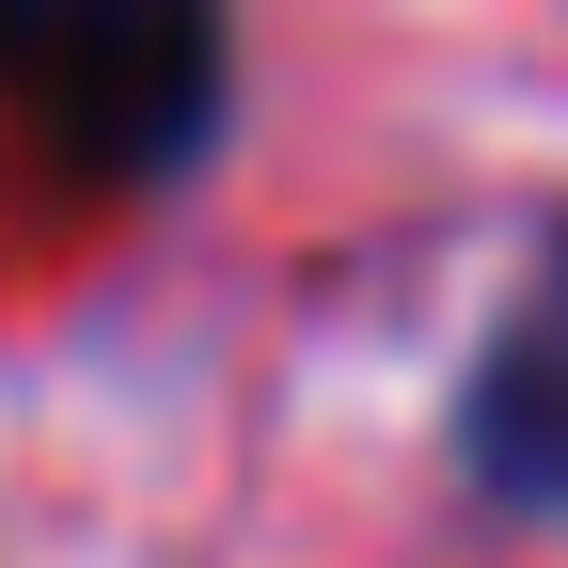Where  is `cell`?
Segmentation results:
<instances>
[{"label": "cell", "mask_w": 568, "mask_h": 568, "mask_svg": "<svg viewBox=\"0 0 568 568\" xmlns=\"http://www.w3.org/2000/svg\"><path fill=\"white\" fill-rule=\"evenodd\" d=\"M0 63L80 174H174L222 126V0H17Z\"/></svg>", "instance_id": "6da1fadb"}, {"label": "cell", "mask_w": 568, "mask_h": 568, "mask_svg": "<svg viewBox=\"0 0 568 568\" xmlns=\"http://www.w3.org/2000/svg\"><path fill=\"white\" fill-rule=\"evenodd\" d=\"M0 32H17V0H0Z\"/></svg>", "instance_id": "7a4b0ae2"}]
</instances>
